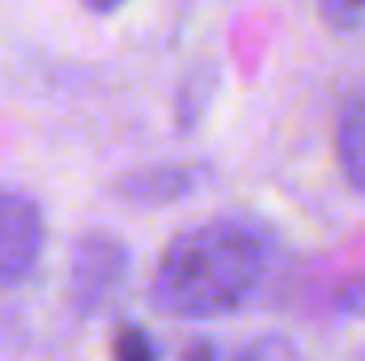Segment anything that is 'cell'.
<instances>
[{
    "label": "cell",
    "mask_w": 365,
    "mask_h": 361,
    "mask_svg": "<svg viewBox=\"0 0 365 361\" xmlns=\"http://www.w3.org/2000/svg\"><path fill=\"white\" fill-rule=\"evenodd\" d=\"M119 191L136 204H166V200H179L191 191V171L170 166V171H140L132 179L119 183Z\"/></svg>",
    "instance_id": "obj_5"
},
{
    "label": "cell",
    "mask_w": 365,
    "mask_h": 361,
    "mask_svg": "<svg viewBox=\"0 0 365 361\" xmlns=\"http://www.w3.org/2000/svg\"><path fill=\"white\" fill-rule=\"evenodd\" d=\"M319 9L331 21H361L365 17V0H319Z\"/></svg>",
    "instance_id": "obj_7"
},
{
    "label": "cell",
    "mask_w": 365,
    "mask_h": 361,
    "mask_svg": "<svg viewBox=\"0 0 365 361\" xmlns=\"http://www.w3.org/2000/svg\"><path fill=\"white\" fill-rule=\"evenodd\" d=\"M191 361H217V349H208V345H200V349H191ZM238 361H255L251 353H242Z\"/></svg>",
    "instance_id": "obj_9"
},
{
    "label": "cell",
    "mask_w": 365,
    "mask_h": 361,
    "mask_svg": "<svg viewBox=\"0 0 365 361\" xmlns=\"http://www.w3.org/2000/svg\"><path fill=\"white\" fill-rule=\"evenodd\" d=\"M344 306H349V310H357V315H365V276H361V280H353V285L344 289Z\"/></svg>",
    "instance_id": "obj_8"
},
{
    "label": "cell",
    "mask_w": 365,
    "mask_h": 361,
    "mask_svg": "<svg viewBox=\"0 0 365 361\" xmlns=\"http://www.w3.org/2000/svg\"><path fill=\"white\" fill-rule=\"evenodd\" d=\"M268 268V238L247 221H204L179 234L158 268L149 298L170 319H217L251 302Z\"/></svg>",
    "instance_id": "obj_1"
},
{
    "label": "cell",
    "mask_w": 365,
    "mask_h": 361,
    "mask_svg": "<svg viewBox=\"0 0 365 361\" xmlns=\"http://www.w3.org/2000/svg\"><path fill=\"white\" fill-rule=\"evenodd\" d=\"M110 353H115V361H158V345H153V336L145 327H132L128 323V327L115 332Z\"/></svg>",
    "instance_id": "obj_6"
},
{
    "label": "cell",
    "mask_w": 365,
    "mask_h": 361,
    "mask_svg": "<svg viewBox=\"0 0 365 361\" xmlns=\"http://www.w3.org/2000/svg\"><path fill=\"white\" fill-rule=\"evenodd\" d=\"M86 4H90L93 13H115V9H119L123 0H86Z\"/></svg>",
    "instance_id": "obj_10"
},
{
    "label": "cell",
    "mask_w": 365,
    "mask_h": 361,
    "mask_svg": "<svg viewBox=\"0 0 365 361\" xmlns=\"http://www.w3.org/2000/svg\"><path fill=\"white\" fill-rule=\"evenodd\" d=\"M336 162H340L344 179L357 191H365V93L344 102V111L336 119Z\"/></svg>",
    "instance_id": "obj_4"
},
{
    "label": "cell",
    "mask_w": 365,
    "mask_h": 361,
    "mask_svg": "<svg viewBox=\"0 0 365 361\" xmlns=\"http://www.w3.org/2000/svg\"><path fill=\"white\" fill-rule=\"evenodd\" d=\"M43 213L30 195L0 187V285H13L30 276L38 255H43Z\"/></svg>",
    "instance_id": "obj_2"
},
{
    "label": "cell",
    "mask_w": 365,
    "mask_h": 361,
    "mask_svg": "<svg viewBox=\"0 0 365 361\" xmlns=\"http://www.w3.org/2000/svg\"><path fill=\"white\" fill-rule=\"evenodd\" d=\"M123 268H128V251H123L119 238H110V234H86L73 247V260H68L73 302L81 310H98L106 302V293L123 280Z\"/></svg>",
    "instance_id": "obj_3"
}]
</instances>
